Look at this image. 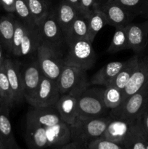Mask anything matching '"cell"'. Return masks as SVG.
Instances as JSON below:
<instances>
[{
    "label": "cell",
    "instance_id": "25",
    "mask_svg": "<svg viewBox=\"0 0 148 149\" xmlns=\"http://www.w3.org/2000/svg\"><path fill=\"white\" fill-rule=\"evenodd\" d=\"M78 39H88V19L80 14L65 35L66 43Z\"/></svg>",
    "mask_w": 148,
    "mask_h": 149
},
{
    "label": "cell",
    "instance_id": "16",
    "mask_svg": "<svg viewBox=\"0 0 148 149\" xmlns=\"http://www.w3.org/2000/svg\"><path fill=\"white\" fill-rule=\"evenodd\" d=\"M112 118L101 138L121 146L132 126L136 122Z\"/></svg>",
    "mask_w": 148,
    "mask_h": 149
},
{
    "label": "cell",
    "instance_id": "12",
    "mask_svg": "<svg viewBox=\"0 0 148 149\" xmlns=\"http://www.w3.org/2000/svg\"><path fill=\"white\" fill-rule=\"evenodd\" d=\"M63 122L56 108L32 107L26 115V123L51 127Z\"/></svg>",
    "mask_w": 148,
    "mask_h": 149
},
{
    "label": "cell",
    "instance_id": "10",
    "mask_svg": "<svg viewBox=\"0 0 148 149\" xmlns=\"http://www.w3.org/2000/svg\"><path fill=\"white\" fill-rule=\"evenodd\" d=\"M24 99L29 105L31 104L41 77L43 76L36 60L29 63L22 68Z\"/></svg>",
    "mask_w": 148,
    "mask_h": 149
},
{
    "label": "cell",
    "instance_id": "21",
    "mask_svg": "<svg viewBox=\"0 0 148 149\" xmlns=\"http://www.w3.org/2000/svg\"><path fill=\"white\" fill-rule=\"evenodd\" d=\"M80 14L81 13L78 9L74 7L65 0L61 1L55 15L58 24L63 31L65 36L72 23Z\"/></svg>",
    "mask_w": 148,
    "mask_h": 149
},
{
    "label": "cell",
    "instance_id": "30",
    "mask_svg": "<svg viewBox=\"0 0 148 149\" xmlns=\"http://www.w3.org/2000/svg\"><path fill=\"white\" fill-rule=\"evenodd\" d=\"M123 91L113 86H108L104 89V101L110 110L120 106L123 102Z\"/></svg>",
    "mask_w": 148,
    "mask_h": 149
},
{
    "label": "cell",
    "instance_id": "31",
    "mask_svg": "<svg viewBox=\"0 0 148 149\" xmlns=\"http://www.w3.org/2000/svg\"><path fill=\"white\" fill-rule=\"evenodd\" d=\"M15 13L26 25L29 26H36L33 19L30 14L27 0H15Z\"/></svg>",
    "mask_w": 148,
    "mask_h": 149
},
{
    "label": "cell",
    "instance_id": "40",
    "mask_svg": "<svg viewBox=\"0 0 148 149\" xmlns=\"http://www.w3.org/2000/svg\"><path fill=\"white\" fill-rule=\"evenodd\" d=\"M142 14L148 15V0H146V1H145V6L143 7V10H142Z\"/></svg>",
    "mask_w": 148,
    "mask_h": 149
},
{
    "label": "cell",
    "instance_id": "26",
    "mask_svg": "<svg viewBox=\"0 0 148 149\" xmlns=\"http://www.w3.org/2000/svg\"><path fill=\"white\" fill-rule=\"evenodd\" d=\"M121 146L124 149H147L146 137L141 130L137 120L132 126Z\"/></svg>",
    "mask_w": 148,
    "mask_h": 149
},
{
    "label": "cell",
    "instance_id": "42",
    "mask_svg": "<svg viewBox=\"0 0 148 149\" xmlns=\"http://www.w3.org/2000/svg\"><path fill=\"white\" fill-rule=\"evenodd\" d=\"M146 148L148 149V139L146 138Z\"/></svg>",
    "mask_w": 148,
    "mask_h": 149
},
{
    "label": "cell",
    "instance_id": "35",
    "mask_svg": "<svg viewBox=\"0 0 148 149\" xmlns=\"http://www.w3.org/2000/svg\"><path fill=\"white\" fill-rule=\"evenodd\" d=\"M98 6L96 0H80V13L86 18H88Z\"/></svg>",
    "mask_w": 148,
    "mask_h": 149
},
{
    "label": "cell",
    "instance_id": "32",
    "mask_svg": "<svg viewBox=\"0 0 148 149\" xmlns=\"http://www.w3.org/2000/svg\"><path fill=\"white\" fill-rule=\"evenodd\" d=\"M25 32V24L20 19H15V31L12 39V54L16 57H20V47Z\"/></svg>",
    "mask_w": 148,
    "mask_h": 149
},
{
    "label": "cell",
    "instance_id": "13",
    "mask_svg": "<svg viewBox=\"0 0 148 149\" xmlns=\"http://www.w3.org/2000/svg\"><path fill=\"white\" fill-rule=\"evenodd\" d=\"M148 81V56L139 58V63L123 90V102L139 91ZM122 102V103H123Z\"/></svg>",
    "mask_w": 148,
    "mask_h": 149
},
{
    "label": "cell",
    "instance_id": "24",
    "mask_svg": "<svg viewBox=\"0 0 148 149\" xmlns=\"http://www.w3.org/2000/svg\"><path fill=\"white\" fill-rule=\"evenodd\" d=\"M139 57L138 55H134L129 60H128L125 66L122 68L121 71L115 77V79L110 83V85L113 86V87L123 91L125 87H126V84L129 82L133 71L135 70L138 63H139Z\"/></svg>",
    "mask_w": 148,
    "mask_h": 149
},
{
    "label": "cell",
    "instance_id": "23",
    "mask_svg": "<svg viewBox=\"0 0 148 149\" xmlns=\"http://www.w3.org/2000/svg\"><path fill=\"white\" fill-rule=\"evenodd\" d=\"M88 40L93 43L100 31L109 24L105 13L99 7L96 8L88 17Z\"/></svg>",
    "mask_w": 148,
    "mask_h": 149
},
{
    "label": "cell",
    "instance_id": "37",
    "mask_svg": "<svg viewBox=\"0 0 148 149\" xmlns=\"http://www.w3.org/2000/svg\"><path fill=\"white\" fill-rule=\"evenodd\" d=\"M15 0H0V6L5 11L13 13H15Z\"/></svg>",
    "mask_w": 148,
    "mask_h": 149
},
{
    "label": "cell",
    "instance_id": "19",
    "mask_svg": "<svg viewBox=\"0 0 148 149\" xmlns=\"http://www.w3.org/2000/svg\"><path fill=\"white\" fill-rule=\"evenodd\" d=\"M55 108L64 122L69 126L75 123L78 118L76 97L69 94L61 95Z\"/></svg>",
    "mask_w": 148,
    "mask_h": 149
},
{
    "label": "cell",
    "instance_id": "28",
    "mask_svg": "<svg viewBox=\"0 0 148 149\" xmlns=\"http://www.w3.org/2000/svg\"><path fill=\"white\" fill-rule=\"evenodd\" d=\"M128 36L125 26L116 27L110 46L107 48L109 53H116L124 49H129Z\"/></svg>",
    "mask_w": 148,
    "mask_h": 149
},
{
    "label": "cell",
    "instance_id": "27",
    "mask_svg": "<svg viewBox=\"0 0 148 149\" xmlns=\"http://www.w3.org/2000/svg\"><path fill=\"white\" fill-rule=\"evenodd\" d=\"M27 2L33 21L39 27L49 13L47 0H27Z\"/></svg>",
    "mask_w": 148,
    "mask_h": 149
},
{
    "label": "cell",
    "instance_id": "5",
    "mask_svg": "<svg viewBox=\"0 0 148 149\" xmlns=\"http://www.w3.org/2000/svg\"><path fill=\"white\" fill-rule=\"evenodd\" d=\"M148 104V81L136 93L131 95L117 108L112 109L110 116L113 119L135 122Z\"/></svg>",
    "mask_w": 148,
    "mask_h": 149
},
{
    "label": "cell",
    "instance_id": "3",
    "mask_svg": "<svg viewBox=\"0 0 148 149\" xmlns=\"http://www.w3.org/2000/svg\"><path fill=\"white\" fill-rule=\"evenodd\" d=\"M111 119L110 114L94 119L78 117L75 123L70 126L71 141L86 148L89 143L101 138Z\"/></svg>",
    "mask_w": 148,
    "mask_h": 149
},
{
    "label": "cell",
    "instance_id": "43",
    "mask_svg": "<svg viewBox=\"0 0 148 149\" xmlns=\"http://www.w3.org/2000/svg\"><path fill=\"white\" fill-rule=\"evenodd\" d=\"M80 149H87V148H86V147H84V146H81Z\"/></svg>",
    "mask_w": 148,
    "mask_h": 149
},
{
    "label": "cell",
    "instance_id": "9",
    "mask_svg": "<svg viewBox=\"0 0 148 149\" xmlns=\"http://www.w3.org/2000/svg\"><path fill=\"white\" fill-rule=\"evenodd\" d=\"M60 95L57 82L43 75L30 106L55 108Z\"/></svg>",
    "mask_w": 148,
    "mask_h": 149
},
{
    "label": "cell",
    "instance_id": "1",
    "mask_svg": "<svg viewBox=\"0 0 148 149\" xmlns=\"http://www.w3.org/2000/svg\"><path fill=\"white\" fill-rule=\"evenodd\" d=\"M26 139L30 149L61 146L71 141L70 126L64 122L51 127L26 123Z\"/></svg>",
    "mask_w": 148,
    "mask_h": 149
},
{
    "label": "cell",
    "instance_id": "17",
    "mask_svg": "<svg viewBox=\"0 0 148 149\" xmlns=\"http://www.w3.org/2000/svg\"><path fill=\"white\" fill-rule=\"evenodd\" d=\"M10 109L6 105L0 104V138L5 149H21L12 132L10 119Z\"/></svg>",
    "mask_w": 148,
    "mask_h": 149
},
{
    "label": "cell",
    "instance_id": "18",
    "mask_svg": "<svg viewBox=\"0 0 148 149\" xmlns=\"http://www.w3.org/2000/svg\"><path fill=\"white\" fill-rule=\"evenodd\" d=\"M126 63L127 61L109 63L94 74L91 79L90 84L92 85L107 87L125 66Z\"/></svg>",
    "mask_w": 148,
    "mask_h": 149
},
{
    "label": "cell",
    "instance_id": "34",
    "mask_svg": "<svg viewBox=\"0 0 148 149\" xmlns=\"http://www.w3.org/2000/svg\"><path fill=\"white\" fill-rule=\"evenodd\" d=\"M87 149H124L119 144L103 138L94 140L88 143Z\"/></svg>",
    "mask_w": 148,
    "mask_h": 149
},
{
    "label": "cell",
    "instance_id": "33",
    "mask_svg": "<svg viewBox=\"0 0 148 149\" xmlns=\"http://www.w3.org/2000/svg\"><path fill=\"white\" fill-rule=\"evenodd\" d=\"M113 1L127 9L129 11L139 15L142 14V10L146 0H115Z\"/></svg>",
    "mask_w": 148,
    "mask_h": 149
},
{
    "label": "cell",
    "instance_id": "14",
    "mask_svg": "<svg viewBox=\"0 0 148 149\" xmlns=\"http://www.w3.org/2000/svg\"><path fill=\"white\" fill-rule=\"evenodd\" d=\"M129 49L135 52H142L148 42V20L141 23H129L126 26Z\"/></svg>",
    "mask_w": 148,
    "mask_h": 149
},
{
    "label": "cell",
    "instance_id": "45",
    "mask_svg": "<svg viewBox=\"0 0 148 149\" xmlns=\"http://www.w3.org/2000/svg\"><path fill=\"white\" fill-rule=\"evenodd\" d=\"M0 149H4V148H1V147H0Z\"/></svg>",
    "mask_w": 148,
    "mask_h": 149
},
{
    "label": "cell",
    "instance_id": "11",
    "mask_svg": "<svg viewBox=\"0 0 148 149\" xmlns=\"http://www.w3.org/2000/svg\"><path fill=\"white\" fill-rule=\"evenodd\" d=\"M4 67L12 92L15 105L20 103L24 99L21 65L17 61L5 58Z\"/></svg>",
    "mask_w": 148,
    "mask_h": 149
},
{
    "label": "cell",
    "instance_id": "2",
    "mask_svg": "<svg viewBox=\"0 0 148 149\" xmlns=\"http://www.w3.org/2000/svg\"><path fill=\"white\" fill-rule=\"evenodd\" d=\"M104 88L97 85L85 89L77 97V113L81 119H94L110 114L104 101Z\"/></svg>",
    "mask_w": 148,
    "mask_h": 149
},
{
    "label": "cell",
    "instance_id": "44",
    "mask_svg": "<svg viewBox=\"0 0 148 149\" xmlns=\"http://www.w3.org/2000/svg\"><path fill=\"white\" fill-rule=\"evenodd\" d=\"M115 1V0H105V2H107V1Z\"/></svg>",
    "mask_w": 148,
    "mask_h": 149
},
{
    "label": "cell",
    "instance_id": "22",
    "mask_svg": "<svg viewBox=\"0 0 148 149\" xmlns=\"http://www.w3.org/2000/svg\"><path fill=\"white\" fill-rule=\"evenodd\" d=\"M15 19L11 14L0 17V43L8 53H12V51Z\"/></svg>",
    "mask_w": 148,
    "mask_h": 149
},
{
    "label": "cell",
    "instance_id": "4",
    "mask_svg": "<svg viewBox=\"0 0 148 149\" xmlns=\"http://www.w3.org/2000/svg\"><path fill=\"white\" fill-rule=\"evenodd\" d=\"M68 49L65 58L64 65H71L85 71L91 69L97 60L92 43L88 39H78L67 44Z\"/></svg>",
    "mask_w": 148,
    "mask_h": 149
},
{
    "label": "cell",
    "instance_id": "39",
    "mask_svg": "<svg viewBox=\"0 0 148 149\" xmlns=\"http://www.w3.org/2000/svg\"><path fill=\"white\" fill-rule=\"evenodd\" d=\"M65 1L78 9L80 12V0H65Z\"/></svg>",
    "mask_w": 148,
    "mask_h": 149
},
{
    "label": "cell",
    "instance_id": "38",
    "mask_svg": "<svg viewBox=\"0 0 148 149\" xmlns=\"http://www.w3.org/2000/svg\"><path fill=\"white\" fill-rule=\"evenodd\" d=\"M81 146H80L78 143L71 141L65 145L57 147V149H80Z\"/></svg>",
    "mask_w": 148,
    "mask_h": 149
},
{
    "label": "cell",
    "instance_id": "20",
    "mask_svg": "<svg viewBox=\"0 0 148 149\" xmlns=\"http://www.w3.org/2000/svg\"><path fill=\"white\" fill-rule=\"evenodd\" d=\"M25 24V23H24ZM42 44L38 26H29L25 24V32L20 47V57H26L36 53Z\"/></svg>",
    "mask_w": 148,
    "mask_h": 149
},
{
    "label": "cell",
    "instance_id": "6",
    "mask_svg": "<svg viewBox=\"0 0 148 149\" xmlns=\"http://www.w3.org/2000/svg\"><path fill=\"white\" fill-rule=\"evenodd\" d=\"M57 84L61 95L69 94L76 97L90 85L86 71L67 65L62 68Z\"/></svg>",
    "mask_w": 148,
    "mask_h": 149
},
{
    "label": "cell",
    "instance_id": "41",
    "mask_svg": "<svg viewBox=\"0 0 148 149\" xmlns=\"http://www.w3.org/2000/svg\"><path fill=\"white\" fill-rule=\"evenodd\" d=\"M0 147H1V148H4V149H5V148H4V146H3V144H2V142H1V138H0Z\"/></svg>",
    "mask_w": 148,
    "mask_h": 149
},
{
    "label": "cell",
    "instance_id": "7",
    "mask_svg": "<svg viewBox=\"0 0 148 149\" xmlns=\"http://www.w3.org/2000/svg\"><path fill=\"white\" fill-rule=\"evenodd\" d=\"M54 49L42 43L36 52V61L42 74L57 82L62 68L63 59Z\"/></svg>",
    "mask_w": 148,
    "mask_h": 149
},
{
    "label": "cell",
    "instance_id": "29",
    "mask_svg": "<svg viewBox=\"0 0 148 149\" xmlns=\"http://www.w3.org/2000/svg\"><path fill=\"white\" fill-rule=\"evenodd\" d=\"M12 108L15 105L12 92L6 74L4 63L0 66V104Z\"/></svg>",
    "mask_w": 148,
    "mask_h": 149
},
{
    "label": "cell",
    "instance_id": "36",
    "mask_svg": "<svg viewBox=\"0 0 148 149\" xmlns=\"http://www.w3.org/2000/svg\"><path fill=\"white\" fill-rule=\"evenodd\" d=\"M137 122L144 135L148 139V104L138 116Z\"/></svg>",
    "mask_w": 148,
    "mask_h": 149
},
{
    "label": "cell",
    "instance_id": "15",
    "mask_svg": "<svg viewBox=\"0 0 148 149\" xmlns=\"http://www.w3.org/2000/svg\"><path fill=\"white\" fill-rule=\"evenodd\" d=\"M99 7L105 13L109 24L115 28L126 26L136 15L115 1H107Z\"/></svg>",
    "mask_w": 148,
    "mask_h": 149
},
{
    "label": "cell",
    "instance_id": "8",
    "mask_svg": "<svg viewBox=\"0 0 148 149\" xmlns=\"http://www.w3.org/2000/svg\"><path fill=\"white\" fill-rule=\"evenodd\" d=\"M42 43L49 47L62 57L61 49L66 44L65 36L59 27L55 13H49L46 18L39 26Z\"/></svg>",
    "mask_w": 148,
    "mask_h": 149
}]
</instances>
